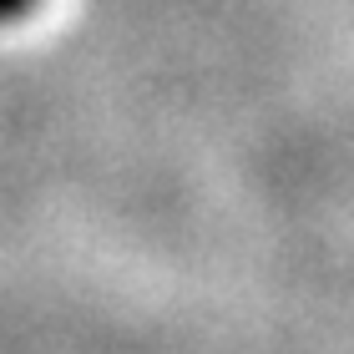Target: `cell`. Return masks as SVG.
Wrapping results in <instances>:
<instances>
[{"label":"cell","mask_w":354,"mask_h":354,"mask_svg":"<svg viewBox=\"0 0 354 354\" xmlns=\"http://www.w3.org/2000/svg\"><path fill=\"white\" fill-rule=\"evenodd\" d=\"M26 10H36V0H0V21H15Z\"/></svg>","instance_id":"6da1fadb"}]
</instances>
